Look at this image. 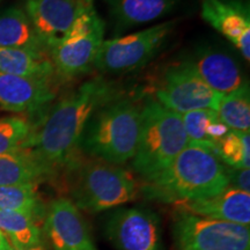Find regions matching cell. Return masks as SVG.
<instances>
[{
	"label": "cell",
	"mask_w": 250,
	"mask_h": 250,
	"mask_svg": "<svg viewBox=\"0 0 250 250\" xmlns=\"http://www.w3.org/2000/svg\"><path fill=\"white\" fill-rule=\"evenodd\" d=\"M118 96L116 86L102 77L81 83L33 125L21 147L30 149L51 175L55 174L77 158L81 136L94 112Z\"/></svg>",
	"instance_id": "obj_1"
},
{
	"label": "cell",
	"mask_w": 250,
	"mask_h": 250,
	"mask_svg": "<svg viewBox=\"0 0 250 250\" xmlns=\"http://www.w3.org/2000/svg\"><path fill=\"white\" fill-rule=\"evenodd\" d=\"M226 169L211 149L188 144L165 170L145 181L143 191L174 204L210 198L228 187Z\"/></svg>",
	"instance_id": "obj_2"
},
{
	"label": "cell",
	"mask_w": 250,
	"mask_h": 250,
	"mask_svg": "<svg viewBox=\"0 0 250 250\" xmlns=\"http://www.w3.org/2000/svg\"><path fill=\"white\" fill-rule=\"evenodd\" d=\"M142 107L133 99H117L102 105L87 123L79 149L88 158L123 165L132 160L139 137Z\"/></svg>",
	"instance_id": "obj_3"
},
{
	"label": "cell",
	"mask_w": 250,
	"mask_h": 250,
	"mask_svg": "<svg viewBox=\"0 0 250 250\" xmlns=\"http://www.w3.org/2000/svg\"><path fill=\"white\" fill-rule=\"evenodd\" d=\"M71 201L89 213L111 210L132 202L139 193L133 175L118 165L77 156L67 166Z\"/></svg>",
	"instance_id": "obj_4"
},
{
	"label": "cell",
	"mask_w": 250,
	"mask_h": 250,
	"mask_svg": "<svg viewBox=\"0 0 250 250\" xmlns=\"http://www.w3.org/2000/svg\"><path fill=\"white\" fill-rule=\"evenodd\" d=\"M188 144L181 115L149 99L142 107L132 168L145 181L151 180L165 170Z\"/></svg>",
	"instance_id": "obj_5"
},
{
	"label": "cell",
	"mask_w": 250,
	"mask_h": 250,
	"mask_svg": "<svg viewBox=\"0 0 250 250\" xmlns=\"http://www.w3.org/2000/svg\"><path fill=\"white\" fill-rule=\"evenodd\" d=\"M104 29L105 24L94 7L80 14L67 35L49 50L55 73L66 80L89 73L104 41Z\"/></svg>",
	"instance_id": "obj_6"
},
{
	"label": "cell",
	"mask_w": 250,
	"mask_h": 250,
	"mask_svg": "<svg viewBox=\"0 0 250 250\" xmlns=\"http://www.w3.org/2000/svg\"><path fill=\"white\" fill-rule=\"evenodd\" d=\"M177 22V20H169L138 33L104 40L94 68L107 74H124L139 70L159 54Z\"/></svg>",
	"instance_id": "obj_7"
},
{
	"label": "cell",
	"mask_w": 250,
	"mask_h": 250,
	"mask_svg": "<svg viewBox=\"0 0 250 250\" xmlns=\"http://www.w3.org/2000/svg\"><path fill=\"white\" fill-rule=\"evenodd\" d=\"M175 250H250V227L176 211Z\"/></svg>",
	"instance_id": "obj_8"
},
{
	"label": "cell",
	"mask_w": 250,
	"mask_h": 250,
	"mask_svg": "<svg viewBox=\"0 0 250 250\" xmlns=\"http://www.w3.org/2000/svg\"><path fill=\"white\" fill-rule=\"evenodd\" d=\"M154 100L177 114L201 109L217 111L223 94L210 88L189 62H171L156 80L153 89Z\"/></svg>",
	"instance_id": "obj_9"
},
{
	"label": "cell",
	"mask_w": 250,
	"mask_h": 250,
	"mask_svg": "<svg viewBox=\"0 0 250 250\" xmlns=\"http://www.w3.org/2000/svg\"><path fill=\"white\" fill-rule=\"evenodd\" d=\"M105 232L118 250H161L159 218L146 208L116 211L109 218Z\"/></svg>",
	"instance_id": "obj_10"
},
{
	"label": "cell",
	"mask_w": 250,
	"mask_h": 250,
	"mask_svg": "<svg viewBox=\"0 0 250 250\" xmlns=\"http://www.w3.org/2000/svg\"><path fill=\"white\" fill-rule=\"evenodd\" d=\"M87 6L77 0H26L24 12L46 52L67 35ZM49 55V54H48Z\"/></svg>",
	"instance_id": "obj_11"
},
{
	"label": "cell",
	"mask_w": 250,
	"mask_h": 250,
	"mask_svg": "<svg viewBox=\"0 0 250 250\" xmlns=\"http://www.w3.org/2000/svg\"><path fill=\"white\" fill-rule=\"evenodd\" d=\"M44 230L52 250H98L85 217L66 197L49 205Z\"/></svg>",
	"instance_id": "obj_12"
},
{
	"label": "cell",
	"mask_w": 250,
	"mask_h": 250,
	"mask_svg": "<svg viewBox=\"0 0 250 250\" xmlns=\"http://www.w3.org/2000/svg\"><path fill=\"white\" fill-rule=\"evenodd\" d=\"M206 23L229 41L250 61V7L248 0H201Z\"/></svg>",
	"instance_id": "obj_13"
},
{
	"label": "cell",
	"mask_w": 250,
	"mask_h": 250,
	"mask_svg": "<svg viewBox=\"0 0 250 250\" xmlns=\"http://www.w3.org/2000/svg\"><path fill=\"white\" fill-rule=\"evenodd\" d=\"M52 79L15 76L0 72V108L17 114L41 111L56 99Z\"/></svg>",
	"instance_id": "obj_14"
},
{
	"label": "cell",
	"mask_w": 250,
	"mask_h": 250,
	"mask_svg": "<svg viewBox=\"0 0 250 250\" xmlns=\"http://www.w3.org/2000/svg\"><path fill=\"white\" fill-rule=\"evenodd\" d=\"M202 80L219 94H228L246 83L240 65L220 50L199 49L188 58Z\"/></svg>",
	"instance_id": "obj_15"
},
{
	"label": "cell",
	"mask_w": 250,
	"mask_h": 250,
	"mask_svg": "<svg viewBox=\"0 0 250 250\" xmlns=\"http://www.w3.org/2000/svg\"><path fill=\"white\" fill-rule=\"evenodd\" d=\"M177 211L189 212L199 217L249 226L250 192L227 187L220 193L210 198L175 204Z\"/></svg>",
	"instance_id": "obj_16"
},
{
	"label": "cell",
	"mask_w": 250,
	"mask_h": 250,
	"mask_svg": "<svg viewBox=\"0 0 250 250\" xmlns=\"http://www.w3.org/2000/svg\"><path fill=\"white\" fill-rule=\"evenodd\" d=\"M109 13L118 27H138L170 14L181 0H104Z\"/></svg>",
	"instance_id": "obj_17"
},
{
	"label": "cell",
	"mask_w": 250,
	"mask_h": 250,
	"mask_svg": "<svg viewBox=\"0 0 250 250\" xmlns=\"http://www.w3.org/2000/svg\"><path fill=\"white\" fill-rule=\"evenodd\" d=\"M51 173L28 148H17L0 154V187L36 183Z\"/></svg>",
	"instance_id": "obj_18"
},
{
	"label": "cell",
	"mask_w": 250,
	"mask_h": 250,
	"mask_svg": "<svg viewBox=\"0 0 250 250\" xmlns=\"http://www.w3.org/2000/svg\"><path fill=\"white\" fill-rule=\"evenodd\" d=\"M0 46L46 52L26 12L20 7L0 11Z\"/></svg>",
	"instance_id": "obj_19"
},
{
	"label": "cell",
	"mask_w": 250,
	"mask_h": 250,
	"mask_svg": "<svg viewBox=\"0 0 250 250\" xmlns=\"http://www.w3.org/2000/svg\"><path fill=\"white\" fill-rule=\"evenodd\" d=\"M0 72L15 76L52 79L55 70L46 52L31 50L1 48L0 46Z\"/></svg>",
	"instance_id": "obj_20"
},
{
	"label": "cell",
	"mask_w": 250,
	"mask_h": 250,
	"mask_svg": "<svg viewBox=\"0 0 250 250\" xmlns=\"http://www.w3.org/2000/svg\"><path fill=\"white\" fill-rule=\"evenodd\" d=\"M190 145L201 146L213 152L219 140L224 138L230 129L219 120L217 111L201 109L180 114Z\"/></svg>",
	"instance_id": "obj_21"
},
{
	"label": "cell",
	"mask_w": 250,
	"mask_h": 250,
	"mask_svg": "<svg viewBox=\"0 0 250 250\" xmlns=\"http://www.w3.org/2000/svg\"><path fill=\"white\" fill-rule=\"evenodd\" d=\"M0 232L14 250L30 248L41 243V230L36 219L21 212L0 210Z\"/></svg>",
	"instance_id": "obj_22"
},
{
	"label": "cell",
	"mask_w": 250,
	"mask_h": 250,
	"mask_svg": "<svg viewBox=\"0 0 250 250\" xmlns=\"http://www.w3.org/2000/svg\"><path fill=\"white\" fill-rule=\"evenodd\" d=\"M217 115L230 130H250L249 81H246L233 92L223 95L217 108Z\"/></svg>",
	"instance_id": "obj_23"
},
{
	"label": "cell",
	"mask_w": 250,
	"mask_h": 250,
	"mask_svg": "<svg viewBox=\"0 0 250 250\" xmlns=\"http://www.w3.org/2000/svg\"><path fill=\"white\" fill-rule=\"evenodd\" d=\"M213 153L218 159L234 169L250 168V133L249 131L229 130L224 138L215 144Z\"/></svg>",
	"instance_id": "obj_24"
},
{
	"label": "cell",
	"mask_w": 250,
	"mask_h": 250,
	"mask_svg": "<svg viewBox=\"0 0 250 250\" xmlns=\"http://www.w3.org/2000/svg\"><path fill=\"white\" fill-rule=\"evenodd\" d=\"M0 210L21 212L36 219L42 211L37 184L0 187Z\"/></svg>",
	"instance_id": "obj_25"
},
{
	"label": "cell",
	"mask_w": 250,
	"mask_h": 250,
	"mask_svg": "<svg viewBox=\"0 0 250 250\" xmlns=\"http://www.w3.org/2000/svg\"><path fill=\"white\" fill-rule=\"evenodd\" d=\"M33 124L21 117L0 118V154L20 148L30 136Z\"/></svg>",
	"instance_id": "obj_26"
},
{
	"label": "cell",
	"mask_w": 250,
	"mask_h": 250,
	"mask_svg": "<svg viewBox=\"0 0 250 250\" xmlns=\"http://www.w3.org/2000/svg\"><path fill=\"white\" fill-rule=\"evenodd\" d=\"M228 187L235 188L241 191L250 192V170L249 169H234L227 167Z\"/></svg>",
	"instance_id": "obj_27"
},
{
	"label": "cell",
	"mask_w": 250,
	"mask_h": 250,
	"mask_svg": "<svg viewBox=\"0 0 250 250\" xmlns=\"http://www.w3.org/2000/svg\"><path fill=\"white\" fill-rule=\"evenodd\" d=\"M0 250H14L1 232H0Z\"/></svg>",
	"instance_id": "obj_28"
},
{
	"label": "cell",
	"mask_w": 250,
	"mask_h": 250,
	"mask_svg": "<svg viewBox=\"0 0 250 250\" xmlns=\"http://www.w3.org/2000/svg\"><path fill=\"white\" fill-rule=\"evenodd\" d=\"M21 250H46V249L40 243V245H37V246L30 247V248H26V249H21Z\"/></svg>",
	"instance_id": "obj_29"
},
{
	"label": "cell",
	"mask_w": 250,
	"mask_h": 250,
	"mask_svg": "<svg viewBox=\"0 0 250 250\" xmlns=\"http://www.w3.org/2000/svg\"><path fill=\"white\" fill-rule=\"evenodd\" d=\"M77 1H79L81 4L87 5V6H94V0H77Z\"/></svg>",
	"instance_id": "obj_30"
}]
</instances>
